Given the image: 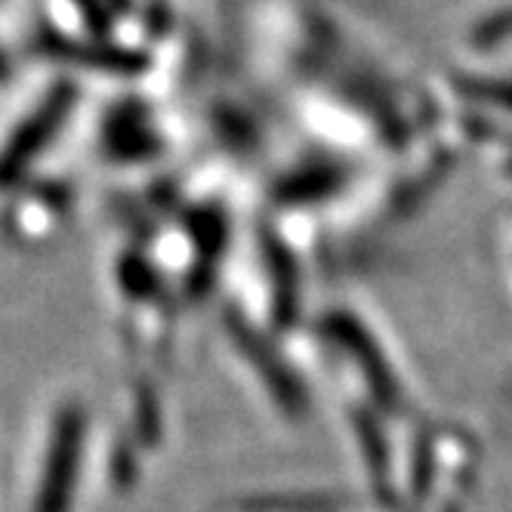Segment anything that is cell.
I'll return each mask as SVG.
<instances>
[{
	"mask_svg": "<svg viewBox=\"0 0 512 512\" xmlns=\"http://www.w3.org/2000/svg\"><path fill=\"white\" fill-rule=\"evenodd\" d=\"M68 108V90H56L38 112H34L7 142V149L0 152V186H7V182H16L25 167L34 161L44 145L50 142V136L56 133L62 115Z\"/></svg>",
	"mask_w": 512,
	"mask_h": 512,
	"instance_id": "6da1fadb",
	"label": "cell"
},
{
	"mask_svg": "<svg viewBox=\"0 0 512 512\" xmlns=\"http://www.w3.org/2000/svg\"><path fill=\"white\" fill-rule=\"evenodd\" d=\"M7 75V65H4V59H0V78H4Z\"/></svg>",
	"mask_w": 512,
	"mask_h": 512,
	"instance_id": "7a4b0ae2",
	"label": "cell"
}]
</instances>
